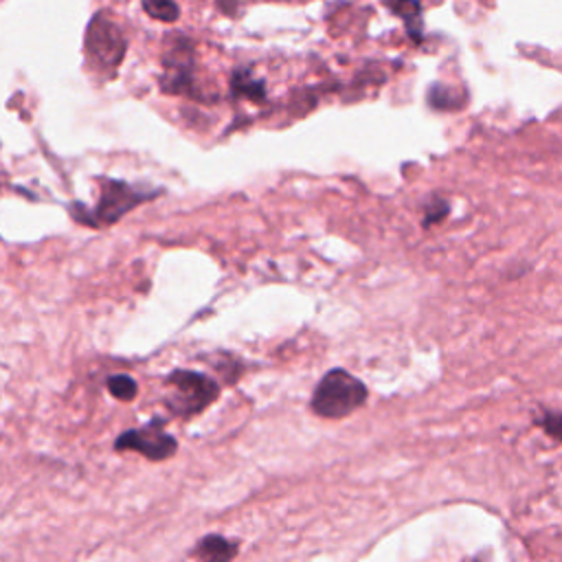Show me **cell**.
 Segmentation results:
<instances>
[{"label": "cell", "instance_id": "1", "mask_svg": "<svg viewBox=\"0 0 562 562\" xmlns=\"http://www.w3.org/2000/svg\"><path fill=\"white\" fill-rule=\"evenodd\" d=\"M367 386L345 369L327 371L316 384L310 406L318 417L342 419L367 402Z\"/></svg>", "mask_w": 562, "mask_h": 562}, {"label": "cell", "instance_id": "2", "mask_svg": "<svg viewBox=\"0 0 562 562\" xmlns=\"http://www.w3.org/2000/svg\"><path fill=\"white\" fill-rule=\"evenodd\" d=\"M220 395V386L200 371L176 369L165 380V406L178 417L202 413Z\"/></svg>", "mask_w": 562, "mask_h": 562}, {"label": "cell", "instance_id": "3", "mask_svg": "<svg viewBox=\"0 0 562 562\" xmlns=\"http://www.w3.org/2000/svg\"><path fill=\"white\" fill-rule=\"evenodd\" d=\"M86 55L92 68L114 70L125 55L121 29L105 15H94L86 31Z\"/></svg>", "mask_w": 562, "mask_h": 562}, {"label": "cell", "instance_id": "4", "mask_svg": "<svg viewBox=\"0 0 562 562\" xmlns=\"http://www.w3.org/2000/svg\"><path fill=\"white\" fill-rule=\"evenodd\" d=\"M156 193H143L140 189L123 182V180H114V178H105L101 182V195L99 202L92 211V215H88L83 220V224L90 226H108L114 224L119 217H123L130 209H134L136 204L154 198Z\"/></svg>", "mask_w": 562, "mask_h": 562}, {"label": "cell", "instance_id": "5", "mask_svg": "<svg viewBox=\"0 0 562 562\" xmlns=\"http://www.w3.org/2000/svg\"><path fill=\"white\" fill-rule=\"evenodd\" d=\"M116 450H136L149 461H165L178 450V441L162 428L160 419H151L147 426L125 430L114 441Z\"/></svg>", "mask_w": 562, "mask_h": 562}, {"label": "cell", "instance_id": "6", "mask_svg": "<svg viewBox=\"0 0 562 562\" xmlns=\"http://www.w3.org/2000/svg\"><path fill=\"white\" fill-rule=\"evenodd\" d=\"M195 555L202 560H233L237 555V542L224 536L211 533L198 542Z\"/></svg>", "mask_w": 562, "mask_h": 562}, {"label": "cell", "instance_id": "7", "mask_svg": "<svg viewBox=\"0 0 562 562\" xmlns=\"http://www.w3.org/2000/svg\"><path fill=\"white\" fill-rule=\"evenodd\" d=\"M108 391L121 400V402H132L138 393V384L132 375L127 373H116V375H110L108 378Z\"/></svg>", "mask_w": 562, "mask_h": 562}, {"label": "cell", "instance_id": "8", "mask_svg": "<svg viewBox=\"0 0 562 562\" xmlns=\"http://www.w3.org/2000/svg\"><path fill=\"white\" fill-rule=\"evenodd\" d=\"M395 15H400L406 24H408V29H411V33H413V29H417L419 26V2L417 0H382Z\"/></svg>", "mask_w": 562, "mask_h": 562}, {"label": "cell", "instance_id": "9", "mask_svg": "<svg viewBox=\"0 0 562 562\" xmlns=\"http://www.w3.org/2000/svg\"><path fill=\"white\" fill-rule=\"evenodd\" d=\"M233 88L235 92H241L250 99H261L266 94V88L261 81H255L248 72H235L233 77Z\"/></svg>", "mask_w": 562, "mask_h": 562}, {"label": "cell", "instance_id": "10", "mask_svg": "<svg viewBox=\"0 0 562 562\" xmlns=\"http://www.w3.org/2000/svg\"><path fill=\"white\" fill-rule=\"evenodd\" d=\"M143 7L151 18H158L162 22H171L178 18V7L173 0H143Z\"/></svg>", "mask_w": 562, "mask_h": 562}, {"label": "cell", "instance_id": "11", "mask_svg": "<svg viewBox=\"0 0 562 562\" xmlns=\"http://www.w3.org/2000/svg\"><path fill=\"white\" fill-rule=\"evenodd\" d=\"M533 424L540 426L549 437L562 441V411H542Z\"/></svg>", "mask_w": 562, "mask_h": 562}, {"label": "cell", "instance_id": "12", "mask_svg": "<svg viewBox=\"0 0 562 562\" xmlns=\"http://www.w3.org/2000/svg\"><path fill=\"white\" fill-rule=\"evenodd\" d=\"M448 211H450V204L446 198H439V195L430 198L424 206V226L441 222L448 215Z\"/></svg>", "mask_w": 562, "mask_h": 562}]
</instances>
